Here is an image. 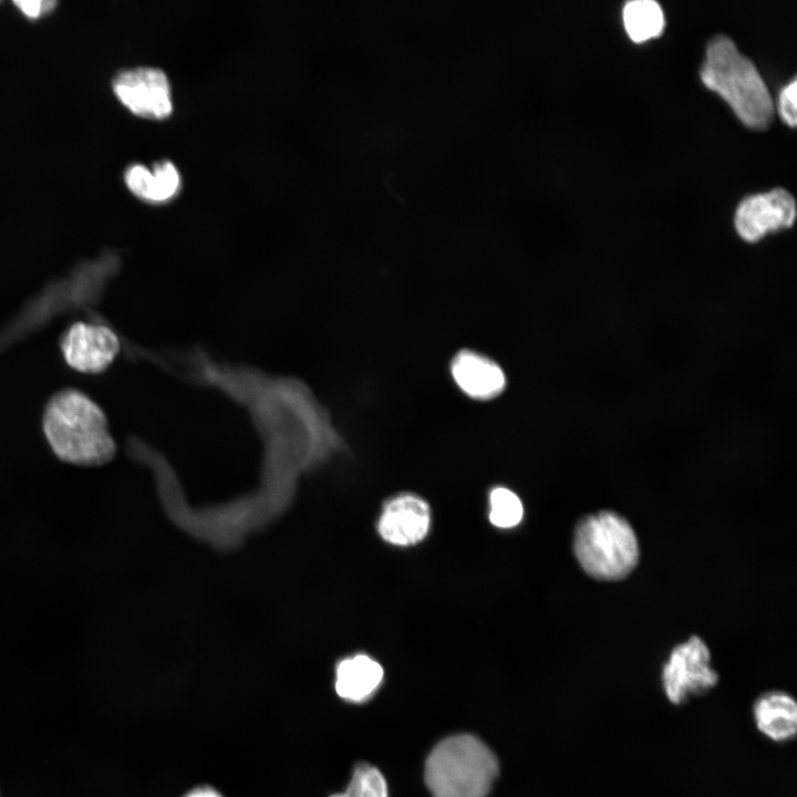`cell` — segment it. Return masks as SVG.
I'll list each match as a JSON object with an SVG mask.
<instances>
[{
  "label": "cell",
  "mask_w": 797,
  "mask_h": 797,
  "mask_svg": "<svg viewBox=\"0 0 797 797\" xmlns=\"http://www.w3.org/2000/svg\"><path fill=\"white\" fill-rule=\"evenodd\" d=\"M43 429L53 453L77 466H101L115 454L103 411L85 394L65 390L48 403Z\"/></svg>",
  "instance_id": "obj_1"
},
{
  "label": "cell",
  "mask_w": 797,
  "mask_h": 797,
  "mask_svg": "<svg viewBox=\"0 0 797 797\" xmlns=\"http://www.w3.org/2000/svg\"><path fill=\"white\" fill-rule=\"evenodd\" d=\"M701 80L717 93L742 123L753 130L767 128L775 106L754 62L743 55L726 35H715L707 44Z\"/></svg>",
  "instance_id": "obj_2"
},
{
  "label": "cell",
  "mask_w": 797,
  "mask_h": 797,
  "mask_svg": "<svg viewBox=\"0 0 797 797\" xmlns=\"http://www.w3.org/2000/svg\"><path fill=\"white\" fill-rule=\"evenodd\" d=\"M497 774L494 753L479 738L462 734L433 748L424 777L433 797H486Z\"/></svg>",
  "instance_id": "obj_3"
},
{
  "label": "cell",
  "mask_w": 797,
  "mask_h": 797,
  "mask_svg": "<svg viewBox=\"0 0 797 797\" xmlns=\"http://www.w3.org/2000/svg\"><path fill=\"white\" fill-rule=\"evenodd\" d=\"M573 551L581 568L599 580H619L639 560V544L630 522L604 510L582 518L576 527Z\"/></svg>",
  "instance_id": "obj_4"
},
{
  "label": "cell",
  "mask_w": 797,
  "mask_h": 797,
  "mask_svg": "<svg viewBox=\"0 0 797 797\" xmlns=\"http://www.w3.org/2000/svg\"><path fill=\"white\" fill-rule=\"evenodd\" d=\"M718 681L717 671L711 666L710 649L698 636H691L672 649L661 673L664 695L674 706L706 694Z\"/></svg>",
  "instance_id": "obj_5"
},
{
  "label": "cell",
  "mask_w": 797,
  "mask_h": 797,
  "mask_svg": "<svg viewBox=\"0 0 797 797\" xmlns=\"http://www.w3.org/2000/svg\"><path fill=\"white\" fill-rule=\"evenodd\" d=\"M795 217L796 203L791 194L775 188L743 199L736 209L734 226L744 241L754 244L769 232L791 227Z\"/></svg>",
  "instance_id": "obj_6"
},
{
  "label": "cell",
  "mask_w": 797,
  "mask_h": 797,
  "mask_svg": "<svg viewBox=\"0 0 797 797\" xmlns=\"http://www.w3.org/2000/svg\"><path fill=\"white\" fill-rule=\"evenodd\" d=\"M113 91L136 115L163 118L172 113L169 81L159 69L139 66L122 71L113 80Z\"/></svg>",
  "instance_id": "obj_7"
},
{
  "label": "cell",
  "mask_w": 797,
  "mask_h": 797,
  "mask_svg": "<svg viewBox=\"0 0 797 797\" xmlns=\"http://www.w3.org/2000/svg\"><path fill=\"white\" fill-rule=\"evenodd\" d=\"M117 335L107 327L76 322L62 339L64 359L73 369L85 373L104 371L120 351Z\"/></svg>",
  "instance_id": "obj_8"
},
{
  "label": "cell",
  "mask_w": 797,
  "mask_h": 797,
  "mask_svg": "<svg viewBox=\"0 0 797 797\" xmlns=\"http://www.w3.org/2000/svg\"><path fill=\"white\" fill-rule=\"evenodd\" d=\"M431 525V511L425 500L402 494L389 500L377 522L380 536L395 546H412L425 538Z\"/></svg>",
  "instance_id": "obj_9"
},
{
  "label": "cell",
  "mask_w": 797,
  "mask_h": 797,
  "mask_svg": "<svg viewBox=\"0 0 797 797\" xmlns=\"http://www.w3.org/2000/svg\"><path fill=\"white\" fill-rule=\"evenodd\" d=\"M451 374L465 395L478 401L498 396L506 386L504 370L488 356L472 350H462L453 358Z\"/></svg>",
  "instance_id": "obj_10"
},
{
  "label": "cell",
  "mask_w": 797,
  "mask_h": 797,
  "mask_svg": "<svg viewBox=\"0 0 797 797\" xmlns=\"http://www.w3.org/2000/svg\"><path fill=\"white\" fill-rule=\"evenodd\" d=\"M752 715L757 731L776 744L791 742L797 734V702L788 692L772 690L759 694Z\"/></svg>",
  "instance_id": "obj_11"
},
{
  "label": "cell",
  "mask_w": 797,
  "mask_h": 797,
  "mask_svg": "<svg viewBox=\"0 0 797 797\" xmlns=\"http://www.w3.org/2000/svg\"><path fill=\"white\" fill-rule=\"evenodd\" d=\"M383 669L365 654L342 660L335 671V691L344 700L363 702L380 686Z\"/></svg>",
  "instance_id": "obj_12"
},
{
  "label": "cell",
  "mask_w": 797,
  "mask_h": 797,
  "mask_svg": "<svg viewBox=\"0 0 797 797\" xmlns=\"http://www.w3.org/2000/svg\"><path fill=\"white\" fill-rule=\"evenodd\" d=\"M124 180L134 195L154 203L168 200L180 185L178 169L170 161L158 162L153 169L133 164L125 170Z\"/></svg>",
  "instance_id": "obj_13"
},
{
  "label": "cell",
  "mask_w": 797,
  "mask_h": 797,
  "mask_svg": "<svg viewBox=\"0 0 797 797\" xmlns=\"http://www.w3.org/2000/svg\"><path fill=\"white\" fill-rule=\"evenodd\" d=\"M623 23L630 39L641 43L659 37L664 29V14L653 0H633L623 8Z\"/></svg>",
  "instance_id": "obj_14"
},
{
  "label": "cell",
  "mask_w": 797,
  "mask_h": 797,
  "mask_svg": "<svg viewBox=\"0 0 797 797\" xmlns=\"http://www.w3.org/2000/svg\"><path fill=\"white\" fill-rule=\"evenodd\" d=\"M489 520L497 527L508 529L517 526L524 516L519 497L508 488L497 487L489 495Z\"/></svg>",
  "instance_id": "obj_15"
},
{
  "label": "cell",
  "mask_w": 797,
  "mask_h": 797,
  "mask_svg": "<svg viewBox=\"0 0 797 797\" xmlns=\"http://www.w3.org/2000/svg\"><path fill=\"white\" fill-rule=\"evenodd\" d=\"M331 797H389L381 772L368 764L355 767L346 790Z\"/></svg>",
  "instance_id": "obj_16"
},
{
  "label": "cell",
  "mask_w": 797,
  "mask_h": 797,
  "mask_svg": "<svg viewBox=\"0 0 797 797\" xmlns=\"http://www.w3.org/2000/svg\"><path fill=\"white\" fill-rule=\"evenodd\" d=\"M796 91L797 81L793 79L780 92L778 100V112L782 120L789 127H795L797 124V112H796Z\"/></svg>",
  "instance_id": "obj_17"
},
{
  "label": "cell",
  "mask_w": 797,
  "mask_h": 797,
  "mask_svg": "<svg viewBox=\"0 0 797 797\" xmlns=\"http://www.w3.org/2000/svg\"><path fill=\"white\" fill-rule=\"evenodd\" d=\"M19 10L28 18H39L55 6L54 1H14Z\"/></svg>",
  "instance_id": "obj_18"
},
{
  "label": "cell",
  "mask_w": 797,
  "mask_h": 797,
  "mask_svg": "<svg viewBox=\"0 0 797 797\" xmlns=\"http://www.w3.org/2000/svg\"><path fill=\"white\" fill-rule=\"evenodd\" d=\"M185 797H222V796L213 788L201 787V788L194 789Z\"/></svg>",
  "instance_id": "obj_19"
}]
</instances>
